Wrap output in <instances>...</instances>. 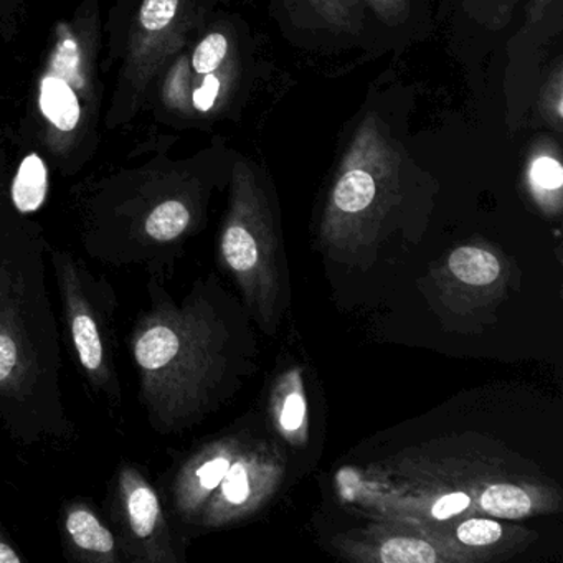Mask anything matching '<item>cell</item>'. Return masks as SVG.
<instances>
[{"label":"cell","mask_w":563,"mask_h":563,"mask_svg":"<svg viewBox=\"0 0 563 563\" xmlns=\"http://www.w3.org/2000/svg\"><path fill=\"white\" fill-rule=\"evenodd\" d=\"M51 243L34 220L0 210V421L21 448L77 437L62 394L60 329L47 285Z\"/></svg>","instance_id":"cell-1"},{"label":"cell","mask_w":563,"mask_h":563,"mask_svg":"<svg viewBox=\"0 0 563 563\" xmlns=\"http://www.w3.org/2000/svg\"><path fill=\"white\" fill-rule=\"evenodd\" d=\"M196 176L159 161L120 170L77 194L81 245L114 268H141L164 283L187 235L199 227Z\"/></svg>","instance_id":"cell-2"},{"label":"cell","mask_w":563,"mask_h":563,"mask_svg":"<svg viewBox=\"0 0 563 563\" xmlns=\"http://www.w3.org/2000/svg\"><path fill=\"white\" fill-rule=\"evenodd\" d=\"M147 306L128 334L144 417L159 434L196 423L217 397L223 374V328L206 289L180 305L147 278Z\"/></svg>","instance_id":"cell-3"},{"label":"cell","mask_w":563,"mask_h":563,"mask_svg":"<svg viewBox=\"0 0 563 563\" xmlns=\"http://www.w3.org/2000/svg\"><path fill=\"white\" fill-rule=\"evenodd\" d=\"M101 12L84 0L55 24L32 97V134L64 177L85 169L100 144L103 81L100 75Z\"/></svg>","instance_id":"cell-4"},{"label":"cell","mask_w":563,"mask_h":563,"mask_svg":"<svg viewBox=\"0 0 563 563\" xmlns=\"http://www.w3.org/2000/svg\"><path fill=\"white\" fill-rule=\"evenodd\" d=\"M48 262L60 296L65 339L78 374L90 394L120 417L124 397L117 367V289L107 276L91 272L84 260L68 250L51 246Z\"/></svg>","instance_id":"cell-5"},{"label":"cell","mask_w":563,"mask_h":563,"mask_svg":"<svg viewBox=\"0 0 563 563\" xmlns=\"http://www.w3.org/2000/svg\"><path fill=\"white\" fill-rule=\"evenodd\" d=\"M199 22L197 0H140L131 18L120 74L104 114V126H126L146 107L164 68L189 44Z\"/></svg>","instance_id":"cell-6"},{"label":"cell","mask_w":563,"mask_h":563,"mask_svg":"<svg viewBox=\"0 0 563 563\" xmlns=\"http://www.w3.org/2000/svg\"><path fill=\"white\" fill-rule=\"evenodd\" d=\"M101 510L117 533L124 562H179L180 550L169 514L143 464H118Z\"/></svg>","instance_id":"cell-7"},{"label":"cell","mask_w":563,"mask_h":563,"mask_svg":"<svg viewBox=\"0 0 563 563\" xmlns=\"http://www.w3.org/2000/svg\"><path fill=\"white\" fill-rule=\"evenodd\" d=\"M65 560L75 563H124L113 527L87 497L65 499L58 512Z\"/></svg>","instance_id":"cell-8"},{"label":"cell","mask_w":563,"mask_h":563,"mask_svg":"<svg viewBox=\"0 0 563 563\" xmlns=\"http://www.w3.org/2000/svg\"><path fill=\"white\" fill-rule=\"evenodd\" d=\"M560 147L549 137L532 144L527 159V183L539 202L555 206L563 189V166Z\"/></svg>","instance_id":"cell-9"},{"label":"cell","mask_w":563,"mask_h":563,"mask_svg":"<svg viewBox=\"0 0 563 563\" xmlns=\"http://www.w3.org/2000/svg\"><path fill=\"white\" fill-rule=\"evenodd\" d=\"M450 269L466 285L486 286L499 278L500 265L486 250L463 246L450 256Z\"/></svg>","instance_id":"cell-10"},{"label":"cell","mask_w":563,"mask_h":563,"mask_svg":"<svg viewBox=\"0 0 563 563\" xmlns=\"http://www.w3.org/2000/svg\"><path fill=\"white\" fill-rule=\"evenodd\" d=\"M481 507L490 516L519 519L530 512V497L520 487L494 484L481 494Z\"/></svg>","instance_id":"cell-11"},{"label":"cell","mask_w":563,"mask_h":563,"mask_svg":"<svg viewBox=\"0 0 563 563\" xmlns=\"http://www.w3.org/2000/svg\"><path fill=\"white\" fill-rule=\"evenodd\" d=\"M335 31L357 34L362 27V11L357 0H299Z\"/></svg>","instance_id":"cell-12"},{"label":"cell","mask_w":563,"mask_h":563,"mask_svg":"<svg viewBox=\"0 0 563 563\" xmlns=\"http://www.w3.org/2000/svg\"><path fill=\"white\" fill-rule=\"evenodd\" d=\"M520 0H463V11L467 19L487 31H503Z\"/></svg>","instance_id":"cell-13"},{"label":"cell","mask_w":563,"mask_h":563,"mask_svg":"<svg viewBox=\"0 0 563 563\" xmlns=\"http://www.w3.org/2000/svg\"><path fill=\"white\" fill-rule=\"evenodd\" d=\"M539 113L542 120L556 133L563 131V68L556 62L549 80L540 90Z\"/></svg>","instance_id":"cell-14"},{"label":"cell","mask_w":563,"mask_h":563,"mask_svg":"<svg viewBox=\"0 0 563 563\" xmlns=\"http://www.w3.org/2000/svg\"><path fill=\"white\" fill-rule=\"evenodd\" d=\"M380 560L384 563H433L437 562V552L423 540L398 537L382 547Z\"/></svg>","instance_id":"cell-15"},{"label":"cell","mask_w":563,"mask_h":563,"mask_svg":"<svg viewBox=\"0 0 563 563\" xmlns=\"http://www.w3.org/2000/svg\"><path fill=\"white\" fill-rule=\"evenodd\" d=\"M503 529L493 520L473 519L466 520L457 527V539L466 545H489L499 540Z\"/></svg>","instance_id":"cell-16"},{"label":"cell","mask_w":563,"mask_h":563,"mask_svg":"<svg viewBox=\"0 0 563 563\" xmlns=\"http://www.w3.org/2000/svg\"><path fill=\"white\" fill-rule=\"evenodd\" d=\"M222 489V497L232 506H240L249 499L250 484L249 473L243 463L230 464L229 471L219 484Z\"/></svg>","instance_id":"cell-17"},{"label":"cell","mask_w":563,"mask_h":563,"mask_svg":"<svg viewBox=\"0 0 563 563\" xmlns=\"http://www.w3.org/2000/svg\"><path fill=\"white\" fill-rule=\"evenodd\" d=\"M384 24L395 27L410 15L411 0H365Z\"/></svg>","instance_id":"cell-18"},{"label":"cell","mask_w":563,"mask_h":563,"mask_svg":"<svg viewBox=\"0 0 563 563\" xmlns=\"http://www.w3.org/2000/svg\"><path fill=\"white\" fill-rule=\"evenodd\" d=\"M470 497L464 493L448 494V496H443L434 503L431 514L438 520L450 519L454 514L463 512L470 506Z\"/></svg>","instance_id":"cell-19"},{"label":"cell","mask_w":563,"mask_h":563,"mask_svg":"<svg viewBox=\"0 0 563 563\" xmlns=\"http://www.w3.org/2000/svg\"><path fill=\"white\" fill-rule=\"evenodd\" d=\"M306 405L302 400L301 395L291 394L285 401V408H283L282 423L286 430L295 431L298 430L305 420Z\"/></svg>","instance_id":"cell-20"},{"label":"cell","mask_w":563,"mask_h":563,"mask_svg":"<svg viewBox=\"0 0 563 563\" xmlns=\"http://www.w3.org/2000/svg\"><path fill=\"white\" fill-rule=\"evenodd\" d=\"M27 556L22 553L21 547L12 539L2 523H0V563H24Z\"/></svg>","instance_id":"cell-21"},{"label":"cell","mask_w":563,"mask_h":563,"mask_svg":"<svg viewBox=\"0 0 563 563\" xmlns=\"http://www.w3.org/2000/svg\"><path fill=\"white\" fill-rule=\"evenodd\" d=\"M24 4L25 0H0V31L15 27V19Z\"/></svg>","instance_id":"cell-22"},{"label":"cell","mask_w":563,"mask_h":563,"mask_svg":"<svg viewBox=\"0 0 563 563\" xmlns=\"http://www.w3.org/2000/svg\"><path fill=\"white\" fill-rule=\"evenodd\" d=\"M552 2L553 0H530L529 8H527V19H529V22L540 21Z\"/></svg>","instance_id":"cell-23"},{"label":"cell","mask_w":563,"mask_h":563,"mask_svg":"<svg viewBox=\"0 0 563 563\" xmlns=\"http://www.w3.org/2000/svg\"><path fill=\"white\" fill-rule=\"evenodd\" d=\"M8 206L5 202V166L4 156L0 154V210Z\"/></svg>","instance_id":"cell-24"}]
</instances>
